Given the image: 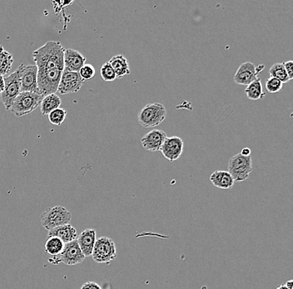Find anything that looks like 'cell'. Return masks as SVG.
<instances>
[{"mask_svg": "<svg viewBox=\"0 0 293 289\" xmlns=\"http://www.w3.org/2000/svg\"><path fill=\"white\" fill-rule=\"evenodd\" d=\"M264 69H265V65H263V64H260L259 66L256 67V72H257V74H259L260 72L262 71Z\"/></svg>", "mask_w": 293, "mask_h": 289, "instance_id": "cell-33", "label": "cell"}, {"mask_svg": "<svg viewBox=\"0 0 293 289\" xmlns=\"http://www.w3.org/2000/svg\"><path fill=\"white\" fill-rule=\"evenodd\" d=\"M83 83L84 81L78 73L64 69L60 79L58 92L62 95L77 93L80 90Z\"/></svg>", "mask_w": 293, "mask_h": 289, "instance_id": "cell-10", "label": "cell"}, {"mask_svg": "<svg viewBox=\"0 0 293 289\" xmlns=\"http://www.w3.org/2000/svg\"><path fill=\"white\" fill-rule=\"evenodd\" d=\"M72 214L63 206H55L47 208L40 217L42 227L50 231L60 226L69 224L71 221Z\"/></svg>", "mask_w": 293, "mask_h": 289, "instance_id": "cell-3", "label": "cell"}, {"mask_svg": "<svg viewBox=\"0 0 293 289\" xmlns=\"http://www.w3.org/2000/svg\"><path fill=\"white\" fill-rule=\"evenodd\" d=\"M284 66L286 69V73L288 75V78L290 80L293 79V60H287V61L284 62Z\"/></svg>", "mask_w": 293, "mask_h": 289, "instance_id": "cell-28", "label": "cell"}, {"mask_svg": "<svg viewBox=\"0 0 293 289\" xmlns=\"http://www.w3.org/2000/svg\"><path fill=\"white\" fill-rule=\"evenodd\" d=\"M67 111L64 108H59L49 113V120L52 124L60 126L66 118Z\"/></svg>", "mask_w": 293, "mask_h": 289, "instance_id": "cell-24", "label": "cell"}, {"mask_svg": "<svg viewBox=\"0 0 293 289\" xmlns=\"http://www.w3.org/2000/svg\"><path fill=\"white\" fill-rule=\"evenodd\" d=\"M14 64V57L0 45V75L5 76L10 73Z\"/></svg>", "mask_w": 293, "mask_h": 289, "instance_id": "cell-22", "label": "cell"}, {"mask_svg": "<svg viewBox=\"0 0 293 289\" xmlns=\"http://www.w3.org/2000/svg\"><path fill=\"white\" fill-rule=\"evenodd\" d=\"M85 257L78 245V241L74 240L70 243H65L61 254L58 257H54V259L50 260H58V262H64V264L68 266H74L82 263Z\"/></svg>", "mask_w": 293, "mask_h": 289, "instance_id": "cell-8", "label": "cell"}, {"mask_svg": "<svg viewBox=\"0 0 293 289\" xmlns=\"http://www.w3.org/2000/svg\"><path fill=\"white\" fill-rule=\"evenodd\" d=\"M65 243L57 237H49L45 243V253L53 256V257H58L61 254L64 248Z\"/></svg>", "mask_w": 293, "mask_h": 289, "instance_id": "cell-20", "label": "cell"}, {"mask_svg": "<svg viewBox=\"0 0 293 289\" xmlns=\"http://www.w3.org/2000/svg\"><path fill=\"white\" fill-rule=\"evenodd\" d=\"M286 284V287L288 289H293V279L288 280L287 282L285 283Z\"/></svg>", "mask_w": 293, "mask_h": 289, "instance_id": "cell-32", "label": "cell"}, {"mask_svg": "<svg viewBox=\"0 0 293 289\" xmlns=\"http://www.w3.org/2000/svg\"><path fill=\"white\" fill-rule=\"evenodd\" d=\"M62 101L56 93L49 94L44 97L40 104V110L43 115H49V113L59 108Z\"/></svg>", "mask_w": 293, "mask_h": 289, "instance_id": "cell-19", "label": "cell"}, {"mask_svg": "<svg viewBox=\"0 0 293 289\" xmlns=\"http://www.w3.org/2000/svg\"><path fill=\"white\" fill-rule=\"evenodd\" d=\"M245 93L251 100H259L263 98L266 94L263 93L261 79L257 77L254 81L248 84L245 89Z\"/></svg>", "mask_w": 293, "mask_h": 289, "instance_id": "cell-21", "label": "cell"}, {"mask_svg": "<svg viewBox=\"0 0 293 289\" xmlns=\"http://www.w3.org/2000/svg\"><path fill=\"white\" fill-rule=\"evenodd\" d=\"M96 240V230L93 228H87L78 236V245L85 257L92 256Z\"/></svg>", "mask_w": 293, "mask_h": 289, "instance_id": "cell-15", "label": "cell"}, {"mask_svg": "<svg viewBox=\"0 0 293 289\" xmlns=\"http://www.w3.org/2000/svg\"><path fill=\"white\" fill-rule=\"evenodd\" d=\"M276 289H288L287 287H286V284H281L279 285L278 287H276Z\"/></svg>", "mask_w": 293, "mask_h": 289, "instance_id": "cell-34", "label": "cell"}, {"mask_svg": "<svg viewBox=\"0 0 293 289\" xmlns=\"http://www.w3.org/2000/svg\"><path fill=\"white\" fill-rule=\"evenodd\" d=\"M242 156H245V157H248V156H251V150L249 148H244L242 149V151L240 153Z\"/></svg>", "mask_w": 293, "mask_h": 289, "instance_id": "cell-30", "label": "cell"}, {"mask_svg": "<svg viewBox=\"0 0 293 289\" xmlns=\"http://www.w3.org/2000/svg\"><path fill=\"white\" fill-rule=\"evenodd\" d=\"M86 58L75 49H65L64 52V69L78 73L85 64Z\"/></svg>", "mask_w": 293, "mask_h": 289, "instance_id": "cell-14", "label": "cell"}, {"mask_svg": "<svg viewBox=\"0 0 293 289\" xmlns=\"http://www.w3.org/2000/svg\"><path fill=\"white\" fill-rule=\"evenodd\" d=\"M100 75L103 81L105 82L114 81L115 79L117 78L114 70L108 62H106L105 64L101 67Z\"/></svg>", "mask_w": 293, "mask_h": 289, "instance_id": "cell-25", "label": "cell"}, {"mask_svg": "<svg viewBox=\"0 0 293 289\" xmlns=\"http://www.w3.org/2000/svg\"><path fill=\"white\" fill-rule=\"evenodd\" d=\"M282 87H283V83H281L279 79L271 78V77L266 79V83H265V88L268 93H276L281 90Z\"/></svg>", "mask_w": 293, "mask_h": 289, "instance_id": "cell-26", "label": "cell"}, {"mask_svg": "<svg viewBox=\"0 0 293 289\" xmlns=\"http://www.w3.org/2000/svg\"><path fill=\"white\" fill-rule=\"evenodd\" d=\"M167 109L162 103H149L140 110L137 115L139 124L143 127L159 126L166 118Z\"/></svg>", "mask_w": 293, "mask_h": 289, "instance_id": "cell-4", "label": "cell"}, {"mask_svg": "<svg viewBox=\"0 0 293 289\" xmlns=\"http://www.w3.org/2000/svg\"><path fill=\"white\" fill-rule=\"evenodd\" d=\"M160 152L170 162L179 160L183 152V140L177 136L167 137L162 145Z\"/></svg>", "mask_w": 293, "mask_h": 289, "instance_id": "cell-11", "label": "cell"}, {"mask_svg": "<svg viewBox=\"0 0 293 289\" xmlns=\"http://www.w3.org/2000/svg\"><path fill=\"white\" fill-rule=\"evenodd\" d=\"M257 72H256V67L254 64L251 62H246L240 65L237 69L236 74H235V83L239 85L247 86L252 82L254 81L257 78Z\"/></svg>", "mask_w": 293, "mask_h": 289, "instance_id": "cell-13", "label": "cell"}, {"mask_svg": "<svg viewBox=\"0 0 293 289\" xmlns=\"http://www.w3.org/2000/svg\"><path fill=\"white\" fill-rule=\"evenodd\" d=\"M48 236L60 238L64 243H70L73 241L77 240V238H78L77 230L70 223L66 224V225L60 226V227L49 231Z\"/></svg>", "mask_w": 293, "mask_h": 289, "instance_id": "cell-16", "label": "cell"}, {"mask_svg": "<svg viewBox=\"0 0 293 289\" xmlns=\"http://www.w3.org/2000/svg\"><path fill=\"white\" fill-rule=\"evenodd\" d=\"M83 81H88L95 76V69L92 64H85L78 72Z\"/></svg>", "mask_w": 293, "mask_h": 289, "instance_id": "cell-27", "label": "cell"}, {"mask_svg": "<svg viewBox=\"0 0 293 289\" xmlns=\"http://www.w3.org/2000/svg\"><path fill=\"white\" fill-rule=\"evenodd\" d=\"M21 93L20 68L5 78V90L1 93V101L6 110H10L15 98Z\"/></svg>", "mask_w": 293, "mask_h": 289, "instance_id": "cell-5", "label": "cell"}, {"mask_svg": "<svg viewBox=\"0 0 293 289\" xmlns=\"http://www.w3.org/2000/svg\"><path fill=\"white\" fill-rule=\"evenodd\" d=\"M80 289H102V287L97 282H87L84 284H83Z\"/></svg>", "mask_w": 293, "mask_h": 289, "instance_id": "cell-29", "label": "cell"}, {"mask_svg": "<svg viewBox=\"0 0 293 289\" xmlns=\"http://www.w3.org/2000/svg\"><path fill=\"white\" fill-rule=\"evenodd\" d=\"M64 52L60 42L49 41L33 53L38 69V87L44 97L58 92L64 70Z\"/></svg>", "mask_w": 293, "mask_h": 289, "instance_id": "cell-1", "label": "cell"}, {"mask_svg": "<svg viewBox=\"0 0 293 289\" xmlns=\"http://www.w3.org/2000/svg\"><path fill=\"white\" fill-rule=\"evenodd\" d=\"M92 257L98 263H109L117 257V250L112 238L102 237L96 240Z\"/></svg>", "mask_w": 293, "mask_h": 289, "instance_id": "cell-7", "label": "cell"}, {"mask_svg": "<svg viewBox=\"0 0 293 289\" xmlns=\"http://www.w3.org/2000/svg\"><path fill=\"white\" fill-rule=\"evenodd\" d=\"M228 172L235 182H242L249 179L252 172V160L251 156L245 157L237 154L228 161Z\"/></svg>", "mask_w": 293, "mask_h": 289, "instance_id": "cell-6", "label": "cell"}, {"mask_svg": "<svg viewBox=\"0 0 293 289\" xmlns=\"http://www.w3.org/2000/svg\"><path fill=\"white\" fill-rule=\"evenodd\" d=\"M44 96L40 93L21 92L15 98L10 111L16 117H23L31 113L41 104Z\"/></svg>", "mask_w": 293, "mask_h": 289, "instance_id": "cell-2", "label": "cell"}, {"mask_svg": "<svg viewBox=\"0 0 293 289\" xmlns=\"http://www.w3.org/2000/svg\"><path fill=\"white\" fill-rule=\"evenodd\" d=\"M108 63L114 70L117 78H121V77L125 76V75L130 74L131 73L128 60L122 54H118V55L112 57Z\"/></svg>", "mask_w": 293, "mask_h": 289, "instance_id": "cell-18", "label": "cell"}, {"mask_svg": "<svg viewBox=\"0 0 293 289\" xmlns=\"http://www.w3.org/2000/svg\"><path fill=\"white\" fill-rule=\"evenodd\" d=\"M210 181L213 186L221 189H232L235 181L228 171L213 172L210 176Z\"/></svg>", "mask_w": 293, "mask_h": 289, "instance_id": "cell-17", "label": "cell"}, {"mask_svg": "<svg viewBox=\"0 0 293 289\" xmlns=\"http://www.w3.org/2000/svg\"><path fill=\"white\" fill-rule=\"evenodd\" d=\"M269 75L280 80L282 83H286L290 80L286 73L283 63H276L269 69Z\"/></svg>", "mask_w": 293, "mask_h": 289, "instance_id": "cell-23", "label": "cell"}, {"mask_svg": "<svg viewBox=\"0 0 293 289\" xmlns=\"http://www.w3.org/2000/svg\"><path fill=\"white\" fill-rule=\"evenodd\" d=\"M5 90V78L0 75V94Z\"/></svg>", "mask_w": 293, "mask_h": 289, "instance_id": "cell-31", "label": "cell"}, {"mask_svg": "<svg viewBox=\"0 0 293 289\" xmlns=\"http://www.w3.org/2000/svg\"><path fill=\"white\" fill-rule=\"evenodd\" d=\"M166 132L160 129H154L141 138L142 147L149 152H158L160 151L162 145L167 138Z\"/></svg>", "mask_w": 293, "mask_h": 289, "instance_id": "cell-12", "label": "cell"}, {"mask_svg": "<svg viewBox=\"0 0 293 289\" xmlns=\"http://www.w3.org/2000/svg\"><path fill=\"white\" fill-rule=\"evenodd\" d=\"M20 79H21V92L40 93L38 87V69L34 64H21Z\"/></svg>", "mask_w": 293, "mask_h": 289, "instance_id": "cell-9", "label": "cell"}]
</instances>
